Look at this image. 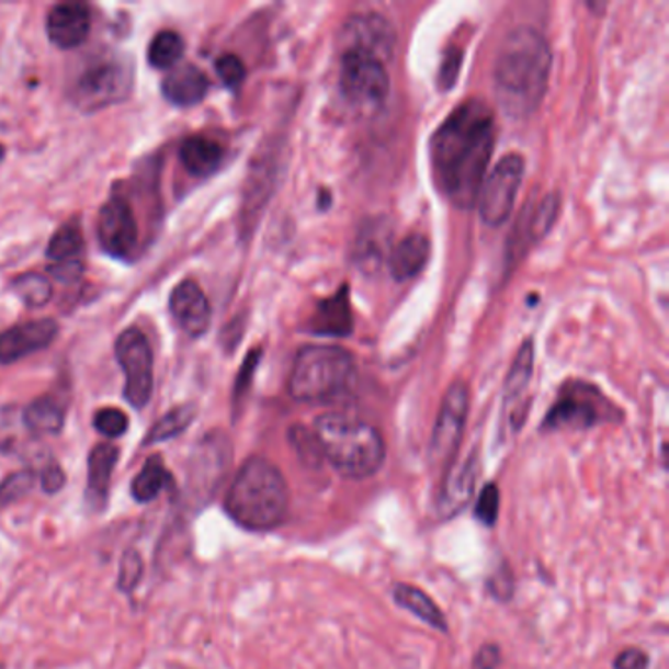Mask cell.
Instances as JSON below:
<instances>
[{
  "label": "cell",
  "mask_w": 669,
  "mask_h": 669,
  "mask_svg": "<svg viewBox=\"0 0 669 669\" xmlns=\"http://www.w3.org/2000/svg\"><path fill=\"white\" fill-rule=\"evenodd\" d=\"M161 91L169 103L175 106H195L206 97L208 79L199 67L179 66L163 79Z\"/></svg>",
  "instance_id": "44dd1931"
},
{
  "label": "cell",
  "mask_w": 669,
  "mask_h": 669,
  "mask_svg": "<svg viewBox=\"0 0 669 669\" xmlns=\"http://www.w3.org/2000/svg\"><path fill=\"white\" fill-rule=\"evenodd\" d=\"M552 49L538 30L521 26L504 37L495 57L497 103L511 118H526L538 111L548 91Z\"/></svg>",
  "instance_id": "7a4b0ae2"
},
{
  "label": "cell",
  "mask_w": 669,
  "mask_h": 669,
  "mask_svg": "<svg viewBox=\"0 0 669 669\" xmlns=\"http://www.w3.org/2000/svg\"><path fill=\"white\" fill-rule=\"evenodd\" d=\"M532 372H534V344H532V340H526L514 355L511 372L507 375V383H504V400H507V407H512V422L517 427L522 422L517 407H519V399L529 389Z\"/></svg>",
  "instance_id": "d4e9b609"
},
{
  "label": "cell",
  "mask_w": 669,
  "mask_h": 669,
  "mask_svg": "<svg viewBox=\"0 0 669 669\" xmlns=\"http://www.w3.org/2000/svg\"><path fill=\"white\" fill-rule=\"evenodd\" d=\"M475 477H477V460L475 454H472L464 464L457 465L447 475L446 484L442 487V494L438 499V511L444 517H452L462 511L474 495Z\"/></svg>",
  "instance_id": "603a6c76"
},
{
  "label": "cell",
  "mask_w": 669,
  "mask_h": 669,
  "mask_svg": "<svg viewBox=\"0 0 669 669\" xmlns=\"http://www.w3.org/2000/svg\"><path fill=\"white\" fill-rule=\"evenodd\" d=\"M387 66L362 52H342L340 89L350 103L379 106L389 94Z\"/></svg>",
  "instance_id": "ba28073f"
},
{
  "label": "cell",
  "mask_w": 669,
  "mask_h": 669,
  "mask_svg": "<svg viewBox=\"0 0 669 669\" xmlns=\"http://www.w3.org/2000/svg\"><path fill=\"white\" fill-rule=\"evenodd\" d=\"M393 250V228L385 218H373L363 224L353 240L352 258L358 270L365 275H375L387 268Z\"/></svg>",
  "instance_id": "9a60e30c"
},
{
  "label": "cell",
  "mask_w": 669,
  "mask_h": 669,
  "mask_svg": "<svg viewBox=\"0 0 669 669\" xmlns=\"http://www.w3.org/2000/svg\"><path fill=\"white\" fill-rule=\"evenodd\" d=\"M432 253V243L424 234H410L400 242L393 243V250L387 260L393 280H415L420 271L427 268Z\"/></svg>",
  "instance_id": "d6986e66"
},
{
  "label": "cell",
  "mask_w": 669,
  "mask_h": 669,
  "mask_svg": "<svg viewBox=\"0 0 669 669\" xmlns=\"http://www.w3.org/2000/svg\"><path fill=\"white\" fill-rule=\"evenodd\" d=\"M193 419H195V409L191 405H183V407L169 410L163 419H159L154 427L149 428L144 444L151 446V444L166 442V440L183 434V430L193 422Z\"/></svg>",
  "instance_id": "1f68e13d"
},
{
  "label": "cell",
  "mask_w": 669,
  "mask_h": 669,
  "mask_svg": "<svg viewBox=\"0 0 669 669\" xmlns=\"http://www.w3.org/2000/svg\"><path fill=\"white\" fill-rule=\"evenodd\" d=\"M558 213L559 196L556 193L544 196L538 206L534 211H530L529 220H526V216H522L521 223H519L522 238L514 242L511 253H517L529 242H538L540 238H544L549 233V228L556 224Z\"/></svg>",
  "instance_id": "484cf974"
},
{
  "label": "cell",
  "mask_w": 669,
  "mask_h": 669,
  "mask_svg": "<svg viewBox=\"0 0 669 669\" xmlns=\"http://www.w3.org/2000/svg\"><path fill=\"white\" fill-rule=\"evenodd\" d=\"M57 334L59 326L49 318L12 326L0 334V363L19 362L32 353L46 350L47 345L54 344Z\"/></svg>",
  "instance_id": "5bb4252c"
},
{
  "label": "cell",
  "mask_w": 669,
  "mask_h": 669,
  "mask_svg": "<svg viewBox=\"0 0 669 669\" xmlns=\"http://www.w3.org/2000/svg\"><path fill=\"white\" fill-rule=\"evenodd\" d=\"M66 422V410L54 397H39L24 410V424L36 434H57Z\"/></svg>",
  "instance_id": "f1b7e54d"
},
{
  "label": "cell",
  "mask_w": 669,
  "mask_h": 669,
  "mask_svg": "<svg viewBox=\"0 0 669 669\" xmlns=\"http://www.w3.org/2000/svg\"><path fill=\"white\" fill-rule=\"evenodd\" d=\"M648 666H650V658L636 648L621 651L614 660V669H648Z\"/></svg>",
  "instance_id": "60d3db41"
},
{
  "label": "cell",
  "mask_w": 669,
  "mask_h": 669,
  "mask_svg": "<svg viewBox=\"0 0 669 669\" xmlns=\"http://www.w3.org/2000/svg\"><path fill=\"white\" fill-rule=\"evenodd\" d=\"M12 287L16 291V295L32 308L44 307L52 298V283L39 273L20 275Z\"/></svg>",
  "instance_id": "d6a6232c"
},
{
  "label": "cell",
  "mask_w": 669,
  "mask_h": 669,
  "mask_svg": "<svg viewBox=\"0 0 669 669\" xmlns=\"http://www.w3.org/2000/svg\"><path fill=\"white\" fill-rule=\"evenodd\" d=\"M460 66H462V49H450L446 59H444L442 71H440V83L444 89H450L452 84L456 83Z\"/></svg>",
  "instance_id": "ab89813d"
},
{
  "label": "cell",
  "mask_w": 669,
  "mask_h": 669,
  "mask_svg": "<svg viewBox=\"0 0 669 669\" xmlns=\"http://www.w3.org/2000/svg\"><path fill=\"white\" fill-rule=\"evenodd\" d=\"M81 251H83V233L79 224L69 223L54 234L46 253L47 258L54 261V265H61V263L79 261Z\"/></svg>",
  "instance_id": "f546056e"
},
{
  "label": "cell",
  "mask_w": 669,
  "mask_h": 669,
  "mask_svg": "<svg viewBox=\"0 0 669 669\" xmlns=\"http://www.w3.org/2000/svg\"><path fill=\"white\" fill-rule=\"evenodd\" d=\"M469 412V389L464 382L452 383L447 387L442 407L438 412L436 424L430 436V460L432 464L450 462L456 454L464 436L465 420Z\"/></svg>",
  "instance_id": "30bf717a"
},
{
  "label": "cell",
  "mask_w": 669,
  "mask_h": 669,
  "mask_svg": "<svg viewBox=\"0 0 669 669\" xmlns=\"http://www.w3.org/2000/svg\"><path fill=\"white\" fill-rule=\"evenodd\" d=\"M395 599H397V603L402 609H407L415 616H419L422 623L430 624L432 628L446 633V616H444V613L438 609L436 603L422 589L399 583V586L395 587Z\"/></svg>",
  "instance_id": "4316f807"
},
{
  "label": "cell",
  "mask_w": 669,
  "mask_h": 669,
  "mask_svg": "<svg viewBox=\"0 0 669 669\" xmlns=\"http://www.w3.org/2000/svg\"><path fill=\"white\" fill-rule=\"evenodd\" d=\"M524 179V159L519 154H507L495 166L491 173H487L477 195L479 216L487 226H501L509 220L512 206L517 203L519 189Z\"/></svg>",
  "instance_id": "52a82bcc"
},
{
  "label": "cell",
  "mask_w": 669,
  "mask_h": 669,
  "mask_svg": "<svg viewBox=\"0 0 669 669\" xmlns=\"http://www.w3.org/2000/svg\"><path fill=\"white\" fill-rule=\"evenodd\" d=\"M2 158H4V148L0 146V161H2Z\"/></svg>",
  "instance_id": "ee69618b"
},
{
  "label": "cell",
  "mask_w": 669,
  "mask_h": 669,
  "mask_svg": "<svg viewBox=\"0 0 669 669\" xmlns=\"http://www.w3.org/2000/svg\"><path fill=\"white\" fill-rule=\"evenodd\" d=\"M169 310L175 318L177 325L181 326L191 338L205 334L213 318L205 291L199 287L195 281H183L173 288L169 298Z\"/></svg>",
  "instance_id": "2e32d148"
},
{
  "label": "cell",
  "mask_w": 669,
  "mask_h": 669,
  "mask_svg": "<svg viewBox=\"0 0 669 669\" xmlns=\"http://www.w3.org/2000/svg\"><path fill=\"white\" fill-rule=\"evenodd\" d=\"M47 37L61 49L81 46L91 32V10L83 2H64L47 12Z\"/></svg>",
  "instance_id": "e0dca14e"
},
{
  "label": "cell",
  "mask_w": 669,
  "mask_h": 669,
  "mask_svg": "<svg viewBox=\"0 0 669 669\" xmlns=\"http://www.w3.org/2000/svg\"><path fill=\"white\" fill-rule=\"evenodd\" d=\"M97 234L106 253L128 260L138 246V223L132 206L122 199H111L99 213Z\"/></svg>",
  "instance_id": "7c38bea8"
},
{
  "label": "cell",
  "mask_w": 669,
  "mask_h": 669,
  "mask_svg": "<svg viewBox=\"0 0 669 669\" xmlns=\"http://www.w3.org/2000/svg\"><path fill=\"white\" fill-rule=\"evenodd\" d=\"M342 52H362L367 56L377 57L387 66L397 46V32L389 20L377 12L353 14L345 20L342 32Z\"/></svg>",
  "instance_id": "8fae6325"
},
{
  "label": "cell",
  "mask_w": 669,
  "mask_h": 669,
  "mask_svg": "<svg viewBox=\"0 0 669 669\" xmlns=\"http://www.w3.org/2000/svg\"><path fill=\"white\" fill-rule=\"evenodd\" d=\"M352 353L340 345H305L288 375V395L298 402H325L342 395L353 379Z\"/></svg>",
  "instance_id": "5b68a950"
},
{
  "label": "cell",
  "mask_w": 669,
  "mask_h": 669,
  "mask_svg": "<svg viewBox=\"0 0 669 669\" xmlns=\"http://www.w3.org/2000/svg\"><path fill=\"white\" fill-rule=\"evenodd\" d=\"M260 350H256V352H251L248 355V360L242 365V370L238 373V382H236V389H234V397L238 399V397H242L243 393L248 390L251 383V375L256 372V367H258V362H260Z\"/></svg>",
  "instance_id": "b9f144b4"
},
{
  "label": "cell",
  "mask_w": 669,
  "mask_h": 669,
  "mask_svg": "<svg viewBox=\"0 0 669 669\" xmlns=\"http://www.w3.org/2000/svg\"><path fill=\"white\" fill-rule=\"evenodd\" d=\"M118 447L112 444H97L89 454V481H87V502L94 511H101L111 489L112 472L118 462Z\"/></svg>",
  "instance_id": "ffe728a7"
},
{
  "label": "cell",
  "mask_w": 669,
  "mask_h": 669,
  "mask_svg": "<svg viewBox=\"0 0 669 669\" xmlns=\"http://www.w3.org/2000/svg\"><path fill=\"white\" fill-rule=\"evenodd\" d=\"M144 576V562L136 549H126L118 569V589L122 593H132Z\"/></svg>",
  "instance_id": "e575fe53"
},
{
  "label": "cell",
  "mask_w": 669,
  "mask_h": 669,
  "mask_svg": "<svg viewBox=\"0 0 669 669\" xmlns=\"http://www.w3.org/2000/svg\"><path fill=\"white\" fill-rule=\"evenodd\" d=\"M216 73L228 89H238L246 79V67H243L240 57L234 56V54H224L223 57L216 59Z\"/></svg>",
  "instance_id": "8d00e7d4"
},
{
  "label": "cell",
  "mask_w": 669,
  "mask_h": 669,
  "mask_svg": "<svg viewBox=\"0 0 669 669\" xmlns=\"http://www.w3.org/2000/svg\"><path fill=\"white\" fill-rule=\"evenodd\" d=\"M499 489L494 484L485 485L484 491L479 495V501L475 507V517L484 522L485 526H494L499 517Z\"/></svg>",
  "instance_id": "74e56055"
},
{
  "label": "cell",
  "mask_w": 669,
  "mask_h": 669,
  "mask_svg": "<svg viewBox=\"0 0 669 669\" xmlns=\"http://www.w3.org/2000/svg\"><path fill=\"white\" fill-rule=\"evenodd\" d=\"M179 159L191 175L206 177L220 168L224 149L206 136H191L179 148Z\"/></svg>",
  "instance_id": "cb8c5ba5"
},
{
  "label": "cell",
  "mask_w": 669,
  "mask_h": 669,
  "mask_svg": "<svg viewBox=\"0 0 669 669\" xmlns=\"http://www.w3.org/2000/svg\"><path fill=\"white\" fill-rule=\"evenodd\" d=\"M171 484L173 479L161 456H149L140 474L132 481V497L138 502H151L158 499L166 487H171Z\"/></svg>",
  "instance_id": "83f0119b"
},
{
  "label": "cell",
  "mask_w": 669,
  "mask_h": 669,
  "mask_svg": "<svg viewBox=\"0 0 669 669\" xmlns=\"http://www.w3.org/2000/svg\"><path fill=\"white\" fill-rule=\"evenodd\" d=\"M93 422L106 438H121L128 430V417L121 409H101L94 415Z\"/></svg>",
  "instance_id": "d590c367"
},
{
  "label": "cell",
  "mask_w": 669,
  "mask_h": 669,
  "mask_svg": "<svg viewBox=\"0 0 669 669\" xmlns=\"http://www.w3.org/2000/svg\"><path fill=\"white\" fill-rule=\"evenodd\" d=\"M116 360L126 377L124 397L134 409L146 407L154 390V352L148 338L136 328L124 330L116 340Z\"/></svg>",
  "instance_id": "9c48e42d"
},
{
  "label": "cell",
  "mask_w": 669,
  "mask_h": 669,
  "mask_svg": "<svg viewBox=\"0 0 669 669\" xmlns=\"http://www.w3.org/2000/svg\"><path fill=\"white\" fill-rule=\"evenodd\" d=\"M611 419H619V412L609 399H604L601 390L593 385L576 382L562 389L544 427L548 430H581Z\"/></svg>",
  "instance_id": "8992f818"
},
{
  "label": "cell",
  "mask_w": 669,
  "mask_h": 669,
  "mask_svg": "<svg viewBox=\"0 0 669 669\" xmlns=\"http://www.w3.org/2000/svg\"><path fill=\"white\" fill-rule=\"evenodd\" d=\"M499 664V648L497 646H484L479 654H477V660H475V668L477 669H495Z\"/></svg>",
  "instance_id": "7bdbcfd3"
},
{
  "label": "cell",
  "mask_w": 669,
  "mask_h": 669,
  "mask_svg": "<svg viewBox=\"0 0 669 669\" xmlns=\"http://www.w3.org/2000/svg\"><path fill=\"white\" fill-rule=\"evenodd\" d=\"M128 91L126 69L116 64H101L84 71L75 87V103L81 109H103L116 103Z\"/></svg>",
  "instance_id": "4fadbf2b"
},
{
  "label": "cell",
  "mask_w": 669,
  "mask_h": 669,
  "mask_svg": "<svg viewBox=\"0 0 669 669\" xmlns=\"http://www.w3.org/2000/svg\"><path fill=\"white\" fill-rule=\"evenodd\" d=\"M185 56V42L177 32L166 30L159 32L158 36L151 39L148 49V59L151 67L156 69H169L175 67L181 57Z\"/></svg>",
  "instance_id": "4dcf8cb0"
},
{
  "label": "cell",
  "mask_w": 669,
  "mask_h": 669,
  "mask_svg": "<svg viewBox=\"0 0 669 669\" xmlns=\"http://www.w3.org/2000/svg\"><path fill=\"white\" fill-rule=\"evenodd\" d=\"M320 456L350 479H365L385 462V440L370 422L340 412L318 417L315 424Z\"/></svg>",
  "instance_id": "277c9868"
},
{
  "label": "cell",
  "mask_w": 669,
  "mask_h": 669,
  "mask_svg": "<svg viewBox=\"0 0 669 669\" xmlns=\"http://www.w3.org/2000/svg\"><path fill=\"white\" fill-rule=\"evenodd\" d=\"M228 444L226 440H206L205 446L199 454V460L193 467V475L189 477V495L205 504L211 501L214 491L218 489V485L223 481L224 472L228 467Z\"/></svg>",
  "instance_id": "ac0fdd59"
},
{
  "label": "cell",
  "mask_w": 669,
  "mask_h": 669,
  "mask_svg": "<svg viewBox=\"0 0 669 669\" xmlns=\"http://www.w3.org/2000/svg\"><path fill=\"white\" fill-rule=\"evenodd\" d=\"M353 315L348 287L338 288L332 297L318 303L310 330L315 334L348 336L352 332Z\"/></svg>",
  "instance_id": "7402d4cb"
},
{
  "label": "cell",
  "mask_w": 669,
  "mask_h": 669,
  "mask_svg": "<svg viewBox=\"0 0 669 669\" xmlns=\"http://www.w3.org/2000/svg\"><path fill=\"white\" fill-rule=\"evenodd\" d=\"M0 669H4V668H2V666H0Z\"/></svg>",
  "instance_id": "f6af8a7d"
},
{
  "label": "cell",
  "mask_w": 669,
  "mask_h": 669,
  "mask_svg": "<svg viewBox=\"0 0 669 669\" xmlns=\"http://www.w3.org/2000/svg\"><path fill=\"white\" fill-rule=\"evenodd\" d=\"M39 484H42V489H44L46 494H57V491H61L64 485H66V474H64V469H61L59 465L52 462V464H47L46 467H44V472L39 475Z\"/></svg>",
  "instance_id": "f35d334b"
},
{
  "label": "cell",
  "mask_w": 669,
  "mask_h": 669,
  "mask_svg": "<svg viewBox=\"0 0 669 669\" xmlns=\"http://www.w3.org/2000/svg\"><path fill=\"white\" fill-rule=\"evenodd\" d=\"M224 509L242 529L253 532L275 529L287 519V481L270 460L250 457L234 477Z\"/></svg>",
  "instance_id": "3957f363"
},
{
  "label": "cell",
  "mask_w": 669,
  "mask_h": 669,
  "mask_svg": "<svg viewBox=\"0 0 669 669\" xmlns=\"http://www.w3.org/2000/svg\"><path fill=\"white\" fill-rule=\"evenodd\" d=\"M495 114L487 103L457 104L432 136V168L440 191L457 208H472L494 156Z\"/></svg>",
  "instance_id": "6da1fadb"
},
{
  "label": "cell",
  "mask_w": 669,
  "mask_h": 669,
  "mask_svg": "<svg viewBox=\"0 0 669 669\" xmlns=\"http://www.w3.org/2000/svg\"><path fill=\"white\" fill-rule=\"evenodd\" d=\"M36 474L30 469H22L16 474H10L2 484H0V509L9 507L14 501L22 499L24 495L30 494V489L34 487Z\"/></svg>",
  "instance_id": "836d02e7"
}]
</instances>
